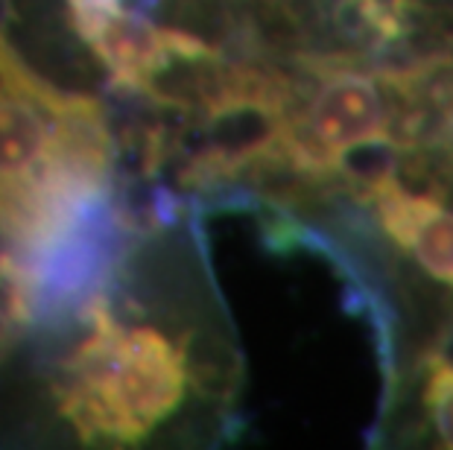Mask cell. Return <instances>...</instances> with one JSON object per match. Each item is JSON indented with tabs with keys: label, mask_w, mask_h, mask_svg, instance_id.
Masks as SVG:
<instances>
[{
	"label": "cell",
	"mask_w": 453,
	"mask_h": 450,
	"mask_svg": "<svg viewBox=\"0 0 453 450\" xmlns=\"http://www.w3.org/2000/svg\"><path fill=\"white\" fill-rule=\"evenodd\" d=\"M127 170L109 103L53 71L0 0V240L62 255L123 208Z\"/></svg>",
	"instance_id": "cell-2"
},
{
	"label": "cell",
	"mask_w": 453,
	"mask_h": 450,
	"mask_svg": "<svg viewBox=\"0 0 453 450\" xmlns=\"http://www.w3.org/2000/svg\"><path fill=\"white\" fill-rule=\"evenodd\" d=\"M44 284V261L0 240V375L42 310Z\"/></svg>",
	"instance_id": "cell-4"
},
{
	"label": "cell",
	"mask_w": 453,
	"mask_h": 450,
	"mask_svg": "<svg viewBox=\"0 0 453 450\" xmlns=\"http://www.w3.org/2000/svg\"><path fill=\"white\" fill-rule=\"evenodd\" d=\"M360 202L372 210L380 234L427 281L453 295V205L441 190L403 181L398 167L360 185Z\"/></svg>",
	"instance_id": "cell-3"
},
{
	"label": "cell",
	"mask_w": 453,
	"mask_h": 450,
	"mask_svg": "<svg viewBox=\"0 0 453 450\" xmlns=\"http://www.w3.org/2000/svg\"><path fill=\"white\" fill-rule=\"evenodd\" d=\"M433 0H313V9L331 15V21L349 35L351 44L387 47L403 42L412 27L427 15Z\"/></svg>",
	"instance_id": "cell-5"
},
{
	"label": "cell",
	"mask_w": 453,
	"mask_h": 450,
	"mask_svg": "<svg viewBox=\"0 0 453 450\" xmlns=\"http://www.w3.org/2000/svg\"><path fill=\"white\" fill-rule=\"evenodd\" d=\"M234 357L196 208L129 205L44 301L0 375V447H150L231 436Z\"/></svg>",
	"instance_id": "cell-1"
},
{
	"label": "cell",
	"mask_w": 453,
	"mask_h": 450,
	"mask_svg": "<svg viewBox=\"0 0 453 450\" xmlns=\"http://www.w3.org/2000/svg\"><path fill=\"white\" fill-rule=\"evenodd\" d=\"M418 407L433 445L453 450V342L430 348L421 360Z\"/></svg>",
	"instance_id": "cell-6"
}]
</instances>
